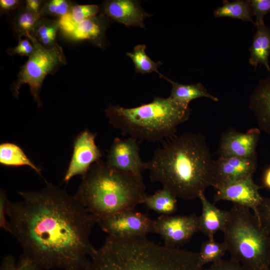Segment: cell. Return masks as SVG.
I'll use <instances>...</instances> for the list:
<instances>
[{"instance_id":"obj_24","label":"cell","mask_w":270,"mask_h":270,"mask_svg":"<svg viewBox=\"0 0 270 270\" xmlns=\"http://www.w3.org/2000/svg\"><path fill=\"white\" fill-rule=\"evenodd\" d=\"M222 6L218 7L214 12L216 18L228 17L243 21L255 22L252 20L254 16L250 0H236L232 2L224 0Z\"/></svg>"},{"instance_id":"obj_13","label":"cell","mask_w":270,"mask_h":270,"mask_svg":"<svg viewBox=\"0 0 270 270\" xmlns=\"http://www.w3.org/2000/svg\"><path fill=\"white\" fill-rule=\"evenodd\" d=\"M260 136L258 128L240 132L230 129L220 138L218 150L219 157L250 158L256 156V148Z\"/></svg>"},{"instance_id":"obj_31","label":"cell","mask_w":270,"mask_h":270,"mask_svg":"<svg viewBox=\"0 0 270 270\" xmlns=\"http://www.w3.org/2000/svg\"><path fill=\"white\" fill-rule=\"evenodd\" d=\"M255 216L270 234V198H264Z\"/></svg>"},{"instance_id":"obj_8","label":"cell","mask_w":270,"mask_h":270,"mask_svg":"<svg viewBox=\"0 0 270 270\" xmlns=\"http://www.w3.org/2000/svg\"><path fill=\"white\" fill-rule=\"evenodd\" d=\"M154 220L144 214L130 209L100 218L96 224L108 236L133 238L154 232Z\"/></svg>"},{"instance_id":"obj_3","label":"cell","mask_w":270,"mask_h":270,"mask_svg":"<svg viewBox=\"0 0 270 270\" xmlns=\"http://www.w3.org/2000/svg\"><path fill=\"white\" fill-rule=\"evenodd\" d=\"M198 254L159 245L146 237L108 236L88 270H203Z\"/></svg>"},{"instance_id":"obj_2","label":"cell","mask_w":270,"mask_h":270,"mask_svg":"<svg viewBox=\"0 0 270 270\" xmlns=\"http://www.w3.org/2000/svg\"><path fill=\"white\" fill-rule=\"evenodd\" d=\"M215 163L205 138L189 132L156 150L146 164L152 182L177 198L192 200L213 186Z\"/></svg>"},{"instance_id":"obj_35","label":"cell","mask_w":270,"mask_h":270,"mask_svg":"<svg viewBox=\"0 0 270 270\" xmlns=\"http://www.w3.org/2000/svg\"><path fill=\"white\" fill-rule=\"evenodd\" d=\"M20 2L18 0H0V10L4 12H9L17 8L20 6Z\"/></svg>"},{"instance_id":"obj_12","label":"cell","mask_w":270,"mask_h":270,"mask_svg":"<svg viewBox=\"0 0 270 270\" xmlns=\"http://www.w3.org/2000/svg\"><path fill=\"white\" fill-rule=\"evenodd\" d=\"M259 188L254 182L252 176H250L216 189L214 202L216 203L220 201H230L233 204L249 208L256 215L264 199Z\"/></svg>"},{"instance_id":"obj_11","label":"cell","mask_w":270,"mask_h":270,"mask_svg":"<svg viewBox=\"0 0 270 270\" xmlns=\"http://www.w3.org/2000/svg\"><path fill=\"white\" fill-rule=\"evenodd\" d=\"M139 142L129 136L115 138L108 150L106 162L117 170L142 176V172L146 170V164L140 158Z\"/></svg>"},{"instance_id":"obj_22","label":"cell","mask_w":270,"mask_h":270,"mask_svg":"<svg viewBox=\"0 0 270 270\" xmlns=\"http://www.w3.org/2000/svg\"><path fill=\"white\" fill-rule=\"evenodd\" d=\"M143 204L148 210L164 216L173 214L178 209L177 198L164 187L146 195Z\"/></svg>"},{"instance_id":"obj_9","label":"cell","mask_w":270,"mask_h":270,"mask_svg":"<svg viewBox=\"0 0 270 270\" xmlns=\"http://www.w3.org/2000/svg\"><path fill=\"white\" fill-rule=\"evenodd\" d=\"M200 232L198 216L160 215L154 220V233L159 234L165 246L180 248Z\"/></svg>"},{"instance_id":"obj_23","label":"cell","mask_w":270,"mask_h":270,"mask_svg":"<svg viewBox=\"0 0 270 270\" xmlns=\"http://www.w3.org/2000/svg\"><path fill=\"white\" fill-rule=\"evenodd\" d=\"M100 10L94 4L73 6L68 13L59 18L60 28L67 34L81 22L96 16Z\"/></svg>"},{"instance_id":"obj_26","label":"cell","mask_w":270,"mask_h":270,"mask_svg":"<svg viewBox=\"0 0 270 270\" xmlns=\"http://www.w3.org/2000/svg\"><path fill=\"white\" fill-rule=\"evenodd\" d=\"M146 48L145 44H138L134 47L132 52H126V55L132 60L136 72L142 74L156 72L160 75L158 68L162 63L152 60L146 53Z\"/></svg>"},{"instance_id":"obj_25","label":"cell","mask_w":270,"mask_h":270,"mask_svg":"<svg viewBox=\"0 0 270 270\" xmlns=\"http://www.w3.org/2000/svg\"><path fill=\"white\" fill-rule=\"evenodd\" d=\"M227 252L224 242H218L213 238H208L202 244L198 254L200 265L204 267L206 264H213L222 259Z\"/></svg>"},{"instance_id":"obj_37","label":"cell","mask_w":270,"mask_h":270,"mask_svg":"<svg viewBox=\"0 0 270 270\" xmlns=\"http://www.w3.org/2000/svg\"><path fill=\"white\" fill-rule=\"evenodd\" d=\"M18 270H42L34 264L21 256L17 264Z\"/></svg>"},{"instance_id":"obj_29","label":"cell","mask_w":270,"mask_h":270,"mask_svg":"<svg viewBox=\"0 0 270 270\" xmlns=\"http://www.w3.org/2000/svg\"><path fill=\"white\" fill-rule=\"evenodd\" d=\"M253 15L256 16V26L264 24L265 15L270 13V0H250Z\"/></svg>"},{"instance_id":"obj_28","label":"cell","mask_w":270,"mask_h":270,"mask_svg":"<svg viewBox=\"0 0 270 270\" xmlns=\"http://www.w3.org/2000/svg\"><path fill=\"white\" fill-rule=\"evenodd\" d=\"M72 3L66 0H51L44 2L40 12L41 16H52L61 18L70 10Z\"/></svg>"},{"instance_id":"obj_33","label":"cell","mask_w":270,"mask_h":270,"mask_svg":"<svg viewBox=\"0 0 270 270\" xmlns=\"http://www.w3.org/2000/svg\"><path fill=\"white\" fill-rule=\"evenodd\" d=\"M34 51V46L30 40L28 38H19L18 44L12 48L8 50L7 52L10 54H18L20 56L29 57Z\"/></svg>"},{"instance_id":"obj_10","label":"cell","mask_w":270,"mask_h":270,"mask_svg":"<svg viewBox=\"0 0 270 270\" xmlns=\"http://www.w3.org/2000/svg\"><path fill=\"white\" fill-rule=\"evenodd\" d=\"M96 134L88 130L80 132L73 142V152L64 178L68 182L76 176H84L90 166L100 160L102 152L96 144Z\"/></svg>"},{"instance_id":"obj_16","label":"cell","mask_w":270,"mask_h":270,"mask_svg":"<svg viewBox=\"0 0 270 270\" xmlns=\"http://www.w3.org/2000/svg\"><path fill=\"white\" fill-rule=\"evenodd\" d=\"M248 106L258 128L270 134V77L259 82L250 96Z\"/></svg>"},{"instance_id":"obj_15","label":"cell","mask_w":270,"mask_h":270,"mask_svg":"<svg viewBox=\"0 0 270 270\" xmlns=\"http://www.w3.org/2000/svg\"><path fill=\"white\" fill-rule=\"evenodd\" d=\"M102 8L104 15L127 26L144 28L145 18L150 16L143 10L137 0H106Z\"/></svg>"},{"instance_id":"obj_14","label":"cell","mask_w":270,"mask_h":270,"mask_svg":"<svg viewBox=\"0 0 270 270\" xmlns=\"http://www.w3.org/2000/svg\"><path fill=\"white\" fill-rule=\"evenodd\" d=\"M256 166V156L250 158L219 157L216 160L212 186L218 189L252 176Z\"/></svg>"},{"instance_id":"obj_36","label":"cell","mask_w":270,"mask_h":270,"mask_svg":"<svg viewBox=\"0 0 270 270\" xmlns=\"http://www.w3.org/2000/svg\"><path fill=\"white\" fill-rule=\"evenodd\" d=\"M44 2L40 0H26L25 8L36 14H40Z\"/></svg>"},{"instance_id":"obj_38","label":"cell","mask_w":270,"mask_h":270,"mask_svg":"<svg viewBox=\"0 0 270 270\" xmlns=\"http://www.w3.org/2000/svg\"><path fill=\"white\" fill-rule=\"evenodd\" d=\"M264 186L270 190V166L264 171L262 176Z\"/></svg>"},{"instance_id":"obj_17","label":"cell","mask_w":270,"mask_h":270,"mask_svg":"<svg viewBox=\"0 0 270 270\" xmlns=\"http://www.w3.org/2000/svg\"><path fill=\"white\" fill-rule=\"evenodd\" d=\"M198 198L202 204V214L198 216L200 232L208 238H213L218 231H222L228 218V211L217 208L210 202L204 193L201 194Z\"/></svg>"},{"instance_id":"obj_7","label":"cell","mask_w":270,"mask_h":270,"mask_svg":"<svg viewBox=\"0 0 270 270\" xmlns=\"http://www.w3.org/2000/svg\"><path fill=\"white\" fill-rule=\"evenodd\" d=\"M26 38L33 44L34 51L18 72L17 80L12 86V91L18 98L20 87L28 84L34 100L38 106H42L40 93L44 80L47 74L66 63L65 57L58 45L48 48L42 46L34 36L29 34Z\"/></svg>"},{"instance_id":"obj_19","label":"cell","mask_w":270,"mask_h":270,"mask_svg":"<svg viewBox=\"0 0 270 270\" xmlns=\"http://www.w3.org/2000/svg\"><path fill=\"white\" fill-rule=\"evenodd\" d=\"M256 27V31L250 48L249 62L255 68L258 64H262L270 72V28L264 24Z\"/></svg>"},{"instance_id":"obj_20","label":"cell","mask_w":270,"mask_h":270,"mask_svg":"<svg viewBox=\"0 0 270 270\" xmlns=\"http://www.w3.org/2000/svg\"><path fill=\"white\" fill-rule=\"evenodd\" d=\"M160 76L172 86L169 97L185 106H189L188 104L192 100L200 98H206L214 102L218 100V98L208 92L207 89L200 82L184 84L172 81L162 74Z\"/></svg>"},{"instance_id":"obj_39","label":"cell","mask_w":270,"mask_h":270,"mask_svg":"<svg viewBox=\"0 0 270 270\" xmlns=\"http://www.w3.org/2000/svg\"><path fill=\"white\" fill-rule=\"evenodd\" d=\"M269 256H270V244Z\"/></svg>"},{"instance_id":"obj_6","label":"cell","mask_w":270,"mask_h":270,"mask_svg":"<svg viewBox=\"0 0 270 270\" xmlns=\"http://www.w3.org/2000/svg\"><path fill=\"white\" fill-rule=\"evenodd\" d=\"M222 232L231 259L249 270L270 268V234L250 210L233 204Z\"/></svg>"},{"instance_id":"obj_32","label":"cell","mask_w":270,"mask_h":270,"mask_svg":"<svg viewBox=\"0 0 270 270\" xmlns=\"http://www.w3.org/2000/svg\"><path fill=\"white\" fill-rule=\"evenodd\" d=\"M203 270H249L244 266L231 258L221 260L210 264Z\"/></svg>"},{"instance_id":"obj_4","label":"cell","mask_w":270,"mask_h":270,"mask_svg":"<svg viewBox=\"0 0 270 270\" xmlns=\"http://www.w3.org/2000/svg\"><path fill=\"white\" fill-rule=\"evenodd\" d=\"M74 196L98 220L135 209L146 194L142 176L117 170L100 160L82 176Z\"/></svg>"},{"instance_id":"obj_1","label":"cell","mask_w":270,"mask_h":270,"mask_svg":"<svg viewBox=\"0 0 270 270\" xmlns=\"http://www.w3.org/2000/svg\"><path fill=\"white\" fill-rule=\"evenodd\" d=\"M36 191H20L10 202L11 234L22 257L42 270H88L96 252L90 240L96 218L75 196L46 182Z\"/></svg>"},{"instance_id":"obj_34","label":"cell","mask_w":270,"mask_h":270,"mask_svg":"<svg viewBox=\"0 0 270 270\" xmlns=\"http://www.w3.org/2000/svg\"><path fill=\"white\" fill-rule=\"evenodd\" d=\"M0 270H18L14 257L10 254H8L3 258Z\"/></svg>"},{"instance_id":"obj_27","label":"cell","mask_w":270,"mask_h":270,"mask_svg":"<svg viewBox=\"0 0 270 270\" xmlns=\"http://www.w3.org/2000/svg\"><path fill=\"white\" fill-rule=\"evenodd\" d=\"M41 18L40 14L32 12L25 8L15 21V28L19 38L26 37L28 34L34 36L36 28Z\"/></svg>"},{"instance_id":"obj_30","label":"cell","mask_w":270,"mask_h":270,"mask_svg":"<svg viewBox=\"0 0 270 270\" xmlns=\"http://www.w3.org/2000/svg\"><path fill=\"white\" fill-rule=\"evenodd\" d=\"M6 191L4 189L0 190V228L6 232H10L8 218V208L10 204Z\"/></svg>"},{"instance_id":"obj_18","label":"cell","mask_w":270,"mask_h":270,"mask_svg":"<svg viewBox=\"0 0 270 270\" xmlns=\"http://www.w3.org/2000/svg\"><path fill=\"white\" fill-rule=\"evenodd\" d=\"M106 18L104 14H100L86 20L66 35L74 40H90L102 48L107 26Z\"/></svg>"},{"instance_id":"obj_40","label":"cell","mask_w":270,"mask_h":270,"mask_svg":"<svg viewBox=\"0 0 270 270\" xmlns=\"http://www.w3.org/2000/svg\"><path fill=\"white\" fill-rule=\"evenodd\" d=\"M266 270H270V268H269L268 269H267Z\"/></svg>"},{"instance_id":"obj_21","label":"cell","mask_w":270,"mask_h":270,"mask_svg":"<svg viewBox=\"0 0 270 270\" xmlns=\"http://www.w3.org/2000/svg\"><path fill=\"white\" fill-rule=\"evenodd\" d=\"M0 164L7 167L28 166L42 176L40 169L28 157L22 148L12 142L0 144Z\"/></svg>"},{"instance_id":"obj_5","label":"cell","mask_w":270,"mask_h":270,"mask_svg":"<svg viewBox=\"0 0 270 270\" xmlns=\"http://www.w3.org/2000/svg\"><path fill=\"white\" fill-rule=\"evenodd\" d=\"M108 122L124 136L156 142L172 136L190 116L189 106L170 97L154 98L148 104L130 108L110 104L105 110Z\"/></svg>"}]
</instances>
